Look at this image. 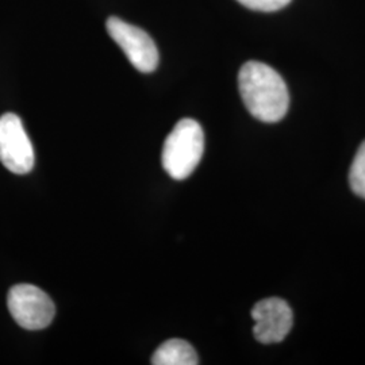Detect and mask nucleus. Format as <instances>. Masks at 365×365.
<instances>
[{"mask_svg":"<svg viewBox=\"0 0 365 365\" xmlns=\"http://www.w3.org/2000/svg\"><path fill=\"white\" fill-rule=\"evenodd\" d=\"M0 161L15 175H26L34 167V149L21 118L13 113L0 117Z\"/></svg>","mask_w":365,"mask_h":365,"instance_id":"39448f33","label":"nucleus"},{"mask_svg":"<svg viewBox=\"0 0 365 365\" xmlns=\"http://www.w3.org/2000/svg\"><path fill=\"white\" fill-rule=\"evenodd\" d=\"M237 1L250 10L262 11V13H274L284 9L291 3V0H237Z\"/></svg>","mask_w":365,"mask_h":365,"instance_id":"1a4fd4ad","label":"nucleus"},{"mask_svg":"<svg viewBox=\"0 0 365 365\" xmlns=\"http://www.w3.org/2000/svg\"><path fill=\"white\" fill-rule=\"evenodd\" d=\"M150 363L153 365H196L199 359L192 345L180 339L165 341L153 353Z\"/></svg>","mask_w":365,"mask_h":365,"instance_id":"0eeeda50","label":"nucleus"},{"mask_svg":"<svg viewBox=\"0 0 365 365\" xmlns=\"http://www.w3.org/2000/svg\"><path fill=\"white\" fill-rule=\"evenodd\" d=\"M205 152V133L195 119L184 118L176 123L163 148V167L175 180L192 175Z\"/></svg>","mask_w":365,"mask_h":365,"instance_id":"f03ea898","label":"nucleus"},{"mask_svg":"<svg viewBox=\"0 0 365 365\" xmlns=\"http://www.w3.org/2000/svg\"><path fill=\"white\" fill-rule=\"evenodd\" d=\"M349 184L356 195L365 199V141L360 145L356 156L353 158L349 172Z\"/></svg>","mask_w":365,"mask_h":365,"instance_id":"6e6552de","label":"nucleus"},{"mask_svg":"<svg viewBox=\"0 0 365 365\" xmlns=\"http://www.w3.org/2000/svg\"><path fill=\"white\" fill-rule=\"evenodd\" d=\"M110 37L119 45L126 54L131 66L143 73H150L158 66V51L155 41L140 27L110 16L106 22Z\"/></svg>","mask_w":365,"mask_h":365,"instance_id":"20e7f679","label":"nucleus"},{"mask_svg":"<svg viewBox=\"0 0 365 365\" xmlns=\"http://www.w3.org/2000/svg\"><path fill=\"white\" fill-rule=\"evenodd\" d=\"M7 306L14 321L27 330H41L52 324L56 307L51 297L31 284H16L9 291Z\"/></svg>","mask_w":365,"mask_h":365,"instance_id":"7ed1b4c3","label":"nucleus"},{"mask_svg":"<svg viewBox=\"0 0 365 365\" xmlns=\"http://www.w3.org/2000/svg\"><path fill=\"white\" fill-rule=\"evenodd\" d=\"M252 318L255 321V339L265 345L282 342L294 324L291 307L280 298H267L256 303L252 309Z\"/></svg>","mask_w":365,"mask_h":365,"instance_id":"423d86ee","label":"nucleus"},{"mask_svg":"<svg viewBox=\"0 0 365 365\" xmlns=\"http://www.w3.org/2000/svg\"><path fill=\"white\" fill-rule=\"evenodd\" d=\"M238 88L244 105L256 119L274 123L286 117L289 106L287 84L272 66L248 61L240 69Z\"/></svg>","mask_w":365,"mask_h":365,"instance_id":"f257e3e1","label":"nucleus"}]
</instances>
